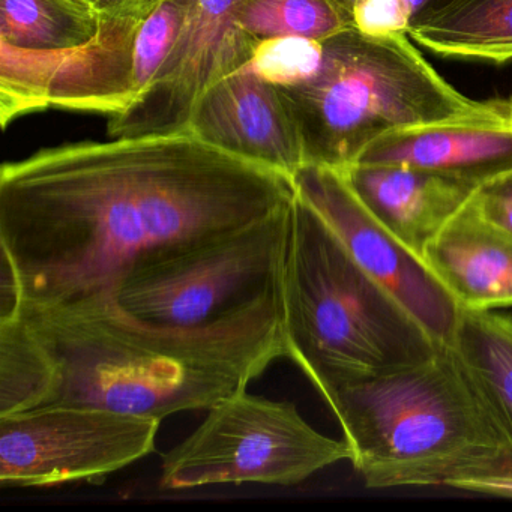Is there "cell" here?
<instances>
[{"instance_id": "1", "label": "cell", "mask_w": 512, "mask_h": 512, "mask_svg": "<svg viewBox=\"0 0 512 512\" xmlns=\"http://www.w3.org/2000/svg\"><path fill=\"white\" fill-rule=\"evenodd\" d=\"M295 196L290 176L191 130L65 143L0 169V250L25 307L109 298L136 266L250 226Z\"/></svg>"}, {"instance_id": "2", "label": "cell", "mask_w": 512, "mask_h": 512, "mask_svg": "<svg viewBox=\"0 0 512 512\" xmlns=\"http://www.w3.org/2000/svg\"><path fill=\"white\" fill-rule=\"evenodd\" d=\"M286 355L283 286L194 328L136 319L110 298L26 305L0 323V416L80 406L163 421L247 391Z\"/></svg>"}, {"instance_id": "3", "label": "cell", "mask_w": 512, "mask_h": 512, "mask_svg": "<svg viewBox=\"0 0 512 512\" xmlns=\"http://www.w3.org/2000/svg\"><path fill=\"white\" fill-rule=\"evenodd\" d=\"M326 403L370 488L452 487L512 461V448L448 346L413 367L341 386Z\"/></svg>"}, {"instance_id": "4", "label": "cell", "mask_w": 512, "mask_h": 512, "mask_svg": "<svg viewBox=\"0 0 512 512\" xmlns=\"http://www.w3.org/2000/svg\"><path fill=\"white\" fill-rule=\"evenodd\" d=\"M283 307L286 356L325 400L341 386L428 361L443 347L298 194Z\"/></svg>"}, {"instance_id": "5", "label": "cell", "mask_w": 512, "mask_h": 512, "mask_svg": "<svg viewBox=\"0 0 512 512\" xmlns=\"http://www.w3.org/2000/svg\"><path fill=\"white\" fill-rule=\"evenodd\" d=\"M323 49L316 76L278 88L298 122L305 164L344 169L382 134L481 106L443 80L407 34L349 28L323 41Z\"/></svg>"}, {"instance_id": "6", "label": "cell", "mask_w": 512, "mask_h": 512, "mask_svg": "<svg viewBox=\"0 0 512 512\" xmlns=\"http://www.w3.org/2000/svg\"><path fill=\"white\" fill-rule=\"evenodd\" d=\"M292 203L250 226L136 266L109 298L136 319L194 328L277 292L283 286Z\"/></svg>"}, {"instance_id": "7", "label": "cell", "mask_w": 512, "mask_h": 512, "mask_svg": "<svg viewBox=\"0 0 512 512\" xmlns=\"http://www.w3.org/2000/svg\"><path fill=\"white\" fill-rule=\"evenodd\" d=\"M208 412L164 455L161 490L244 482L292 487L350 458L346 440L319 433L287 401L242 391Z\"/></svg>"}, {"instance_id": "8", "label": "cell", "mask_w": 512, "mask_h": 512, "mask_svg": "<svg viewBox=\"0 0 512 512\" xmlns=\"http://www.w3.org/2000/svg\"><path fill=\"white\" fill-rule=\"evenodd\" d=\"M160 424L157 418L80 406L0 416V484H103L155 451Z\"/></svg>"}, {"instance_id": "9", "label": "cell", "mask_w": 512, "mask_h": 512, "mask_svg": "<svg viewBox=\"0 0 512 512\" xmlns=\"http://www.w3.org/2000/svg\"><path fill=\"white\" fill-rule=\"evenodd\" d=\"M142 19H104L100 34L67 50L0 43V122L55 107L121 115L134 101L133 47Z\"/></svg>"}, {"instance_id": "10", "label": "cell", "mask_w": 512, "mask_h": 512, "mask_svg": "<svg viewBox=\"0 0 512 512\" xmlns=\"http://www.w3.org/2000/svg\"><path fill=\"white\" fill-rule=\"evenodd\" d=\"M293 184L296 194L334 230L355 262L388 289L437 343L446 346L454 335L460 305L424 259L362 205L343 172L304 164L293 176Z\"/></svg>"}, {"instance_id": "11", "label": "cell", "mask_w": 512, "mask_h": 512, "mask_svg": "<svg viewBox=\"0 0 512 512\" xmlns=\"http://www.w3.org/2000/svg\"><path fill=\"white\" fill-rule=\"evenodd\" d=\"M241 0H190L178 46L154 88L136 106L109 119L110 137L188 130L203 92L250 62L253 38L239 31Z\"/></svg>"}, {"instance_id": "12", "label": "cell", "mask_w": 512, "mask_h": 512, "mask_svg": "<svg viewBox=\"0 0 512 512\" xmlns=\"http://www.w3.org/2000/svg\"><path fill=\"white\" fill-rule=\"evenodd\" d=\"M188 130L223 151L292 179L305 164L301 131L286 98L248 65L203 92Z\"/></svg>"}, {"instance_id": "13", "label": "cell", "mask_w": 512, "mask_h": 512, "mask_svg": "<svg viewBox=\"0 0 512 512\" xmlns=\"http://www.w3.org/2000/svg\"><path fill=\"white\" fill-rule=\"evenodd\" d=\"M355 163L419 167L482 184L512 170V97L389 131L365 146Z\"/></svg>"}, {"instance_id": "14", "label": "cell", "mask_w": 512, "mask_h": 512, "mask_svg": "<svg viewBox=\"0 0 512 512\" xmlns=\"http://www.w3.org/2000/svg\"><path fill=\"white\" fill-rule=\"evenodd\" d=\"M340 170L362 205L419 257L478 187L445 173L395 164L355 163Z\"/></svg>"}, {"instance_id": "15", "label": "cell", "mask_w": 512, "mask_h": 512, "mask_svg": "<svg viewBox=\"0 0 512 512\" xmlns=\"http://www.w3.org/2000/svg\"><path fill=\"white\" fill-rule=\"evenodd\" d=\"M422 259L460 308L512 307V239L472 199L431 239Z\"/></svg>"}, {"instance_id": "16", "label": "cell", "mask_w": 512, "mask_h": 512, "mask_svg": "<svg viewBox=\"0 0 512 512\" xmlns=\"http://www.w3.org/2000/svg\"><path fill=\"white\" fill-rule=\"evenodd\" d=\"M407 35L448 58L512 61V0H436Z\"/></svg>"}, {"instance_id": "17", "label": "cell", "mask_w": 512, "mask_h": 512, "mask_svg": "<svg viewBox=\"0 0 512 512\" xmlns=\"http://www.w3.org/2000/svg\"><path fill=\"white\" fill-rule=\"evenodd\" d=\"M446 346L512 448V316L461 308Z\"/></svg>"}, {"instance_id": "18", "label": "cell", "mask_w": 512, "mask_h": 512, "mask_svg": "<svg viewBox=\"0 0 512 512\" xmlns=\"http://www.w3.org/2000/svg\"><path fill=\"white\" fill-rule=\"evenodd\" d=\"M94 0H0V43L26 50H67L100 34Z\"/></svg>"}, {"instance_id": "19", "label": "cell", "mask_w": 512, "mask_h": 512, "mask_svg": "<svg viewBox=\"0 0 512 512\" xmlns=\"http://www.w3.org/2000/svg\"><path fill=\"white\" fill-rule=\"evenodd\" d=\"M236 25L254 41L281 37L325 41L350 28L334 0H241Z\"/></svg>"}, {"instance_id": "20", "label": "cell", "mask_w": 512, "mask_h": 512, "mask_svg": "<svg viewBox=\"0 0 512 512\" xmlns=\"http://www.w3.org/2000/svg\"><path fill=\"white\" fill-rule=\"evenodd\" d=\"M188 4L190 0H157L140 20L133 47V88L136 95L133 106L154 88L175 52L187 19Z\"/></svg>"}, {"instance_id": "21", "label": "cell", "mask_w": 512, "mask_h": 512, "mask_svg": "<svg viewBox=\"0 0 512 512\" xmlns=\"http://www.w3.org/2000/svg\"><path fill=\"white\" fill-rule=\"evenodd\" d=\"M323 41L301 37L256 41L248 67L277 88L301 85L316 76L323 61Z\"/></svg>"}, {"instance_id": "22", "label": "cell", "mask_w": 512, "mask_h": 512, "mask_svg": "<svg viewBox=\"0 0 512 512\" xmlns=\"http://www.w3.org/2000/svg\"><path fill=\"white\" fill-rule=\"evenodd\" d=\"M350 28L368 35L407 34L413 20L436 0H334Z\"/></svg>"}, {"instance_id": "23", "label": "cell", "mask_w": 512, "mask_h": 512, "mask_svg": "<svg viewBox=\"0 0 512 512\" xmlns=\"http://www.w3.org/2000/svg\"><path fill=\"white\" fill-rule=\"evenodd\" d=\"M472 203L488 223L512 239V170L479 184Z\"/></svg>"}, {"instance_id": "24", "label": "cell", "mask_w": 512, "mask_h": 512, "mask_svg": "<svg viewBox=\"0 0 512 512\" xmlns=\"http://www.w3.org/2000/svg\"><path fill=\"white\" fill-rule=\"evenodd\" d=\"M0 253V323H7L19 319L26 298L16 265L5 251Z\"/></svg>"}, {"instance_id": "25", "label": "cell", "mask_w": 512, "mask_h": 512, "mask_svg": "<svg viewBox=\"0 0 512 512\" xmlns=\"http://www.w3.org/2000/svg\"><path fill=\"white\" fill-rule=\"evenodd\" d=\"M452 488L491 496L512 497V461L488 475L455 482Z\"/></svg>"}, {"instance_id": "26", "label": "cell", "mask_w": 512, "mask_h": 512, "mask_svg": "<svg viewBox=\"0 0 512 512\" xmlns=\"http://www.w3.org/2000/svg\"><path fill=\"white\" fill-rule=\"evenodd\" d=\"M157 0H97L104 19H143Z\"/></svg>"}, {"instance_id": "27", "label": "cell", "mask_w": 512, "mask_h": 512, "mask_svg": "<svg viewBox=\"0 0 512 512\" xmlns=\"http://www.w3.org/2000/svg\"><path fill=\"white\" fill-rule=\"evenodd\" d=\"M95 4H97V0H94Z\"/></svg>"}]
</instances>
